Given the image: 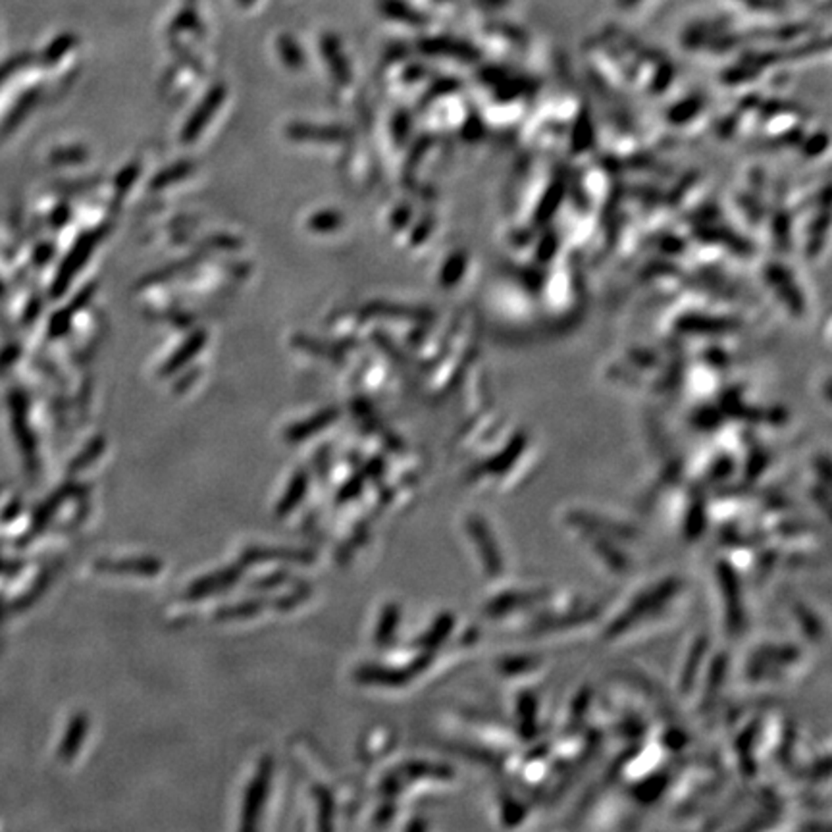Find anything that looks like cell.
<instances>
[{"label":"cell","instance_id":"9","mask_svg":"<svg viewBox=\"0 0 832 832\" xmlns=\"http://www.w3.org/2000/svg\"><path fill=\"white\" fill-rule=\"evenodd\" d=\"M205 341H207L205 332H197L188 343H183V346L174 353V356L168 358V363L162 366V376H168L171 374V372L180 370L185 363H190L191 358L199 353V349L205 347Z\"/></svg>","mask_w":832,"mask_h":832},{"label":"cell","instance_id":"11","mask_svg":"<svg viewBox=\"0 0 832 832\" xmlns=\"http://www.w3.org/2000/svg\"><path fill=\"white\" fill-rule=\"evenodd\" d=\"M307 485H309V478H307L305 472H297L295 478L291 480V484H290V487H288V492H285L283 499L280 501V505H278V509H276V514H278V516H285V514H288V513L299 504V501L303 499V495H305V492H307Z\"/></svg>","mask_w":832,"mask_h":832},{"label":"cell","instance_id":"8","mask_svg":"<svg viewBox=\"0 0 832 832\" xmlns=\"http://www.w3.org/2000/svg\"><path fill=\"white\" fill-rule=\"evenodd\" d=\"M356 680L365 684H380V686H401L409 680V672L384 669V667H363L356 670Z\"/></svg>","mask_w":832,"mask_h":832},{"label":"cell","instance_id":"2","mask_svg":"<svg viewBox=\"0 0 832 832\" xmlns=\"http://www.w3.org/2000/svg\"><path fill=\"white\" fill-rule=\"evenodd\" d=\"M222 100H224V88H214L205 97L203 103H200L197 106V110L191 114V118L188 120V124H185L183 132H181V143H188V145H190V143H193L200 134L205 132V127L208 125V122L212 120L214 114L218 112Z\"/></svg>","mask_w":832,"mask_h":832},{"label":"cell","instance_id":"18","mask_svg":"<svg viewBox=\"0 0 832 832\" xmlns=\"http://www.w3.org/2000/svg\"><path fill=\"white\" fill-rule=\"evenodd\" d=\"M636 3H640V0H621V5H623V6H633V5H636Z\"/></svg>","mask_w":832,"mask_h":832},{"label":"cell","instance_id":"7","mask_svg":"<svg viewBox=\"0 0 832 832\" xmlns=\"http://www.w3.org/2000/svg\"><path fill=\"white\" fill-rule=\"evenodd\" d=\"M100 569L106 572H120V575H141V577H153L161 570V563L154 559H127V561H106L98 563Z\"/></svg>","mask_w":832,"mask_h":832},{"label":"cell","instance_id":"3","mask_svg":"<svg viewBox=\"0 0 832 832\" xmlns=\"http://www.w3.org/2000/svg\"><path fill=\"white\" fill-rule=\"evenodd\" d=\"M270 774H272V762L270 759H264L261 763V769H258L254 781L251 782L247 798H245V809H243V827L253 828L254 821L258 817V811H261L263 803L268 794V784H270Z\"/></svg>","mask_w":832,"mask_h":832},{"label":"cell","instance_id":"16","mask_svg":"<svg viewBox=\"0 0 832 832\" xmlns=\"http://www.w3.org/2000/svg\"><path fill=\"white\" fill-rule=\"evenodd\" d=\"M319 806H320V827L329 828V817H332V798L324 790L319 792Z\"/></svg>","mask_w":832,"mask_h":832},{"label":"cell","instance_id":"6","mask_svg":"<svg viewBox=\"0 0 832 832\" xmlns=\"http://www.w3.org/2000/svg\"><path fill=\"white\" fill-rule=\"evenodd\" d=\"M239 575H241L239 569H226L224 572H218V575L200 578L191 586L190 597H203V596L222 592L226 590V587L232 586L239 578Z\"/></svg>","mask_w":832,"mask_h":832},{"label":"cell","instance_id":"4","mask_svg":"<svg viewBox=\"0 0 832 832\" xmlns=\"http://www.w3.org/2000/svg\"><path fill=\"white\" fill-rule=\"evenodd\" d=\"M288 135L295 141H312V143H343L351 137L347 129H343V127H322V125H309V124L290 125Z\"/></svg>","mask_w":832,"mask_h":832},{"label":"cell","instance_id":"14","mask_svg":"<svg viewBox=\"0 0 832 832\" xmlns=\"http://www.w3.org/2000/svg\"><path fill=\"white\" fill-rule=\"evenodd\" d=\"M341 224H343L341 214L334 210H324V212L314 214L309 222V227L319 234H328V232H334V229H337Z\"/></svg>","mask_w":832,"mask_h":832},{"label":"cell","instance_id":"5","mask_svg":"<svg viewBox=\"0 0 832 832\" xmlns=\"http://www.w3.org/2000/svg\"><path fill=\"white\" fill-rule=\"evenodd\" d=\"M336 419H337V411L336 409L320 411L319 414H314L312 419L299 422L295 426H290L288 432H285V438H288V441H303V439H307V438H310L314 434H319L322 428L329 426Z\"/></svg>","mask_w":832,"mask_h":832},{"label":"cell","instance_id":"17","mask_svg":"<svg viewBox=\"0 0 832 832\" xmlns=\"http://www.w3.org/2000/svg\"><path fill=\"white\" fill-rule=\"evenodd\" d=\"M135 178H137V166H129V168H125V170L122 171V174L118 176V180H116V190H118V193H125L129 188H132L134 181H135Z\"/></svg>","mask_w":832,"mask_h":832},{"label":"cell","instance_id":"15","mask_svg":"<svg viewBox=\"0 0 832 832\" xmlns=\"http://www.w3.org/2000/svg\"><path fill=\"white\" fill-rule=\"evenodd\" d=\"M261 604H243L237 607H226L218 613L220 621H232V619H245V616H251L254 613L261 611Z\"/></svg>","mask_w":832,"mask_h":832},{"label":"cell","instance_id":"1","mask_svg":"<svg viewBox=\"0 0 832 832\" xmlns=\"http://www.w3.org/2000/svg\"><path fill=\"white\" fill-rule=\"evenodd\" d=\"M468 530H470V538L476 543V548L482 553V561L485 567V572L490 577H497L501 570H504V561L499 557V550L495 541H492V534L487 530V524L484 522L482 516H472L468 519Z\"/></svg>","mask_w":832,"mask_h":832},{"label":"cell","instance_id":"12","mask_svg":"<svg viewBox=\"0 0 832 832\" xmlns=\"http://www.w3.org/2000/svg\"><path fill=\"white\" fill-rule=\"evenodd\" d=\"M193 171V164L191 162H178L174 166H170V168H164L159 176H154L151 180V190L154 191H159V190H164L168 188L170 183H174V181H180L183 178H188L190 174Z\"/></svg>","mask_w":832,"mask_h":832},{"label":"cell","instance_id":"13","mask_svg":"<svg viewBox=\"0 0 832 832\" xmlns=\"http://www.w3.org/2000/svg\"><path fill=\"white\" fill-rule=\"evenodd\" d=\"M397 621H399V609L395 606H387L382 613V619L378 624V633H376L378 643H387L392 640Z\"/></svg>","mask_w":832,"mask_h":832},{"label":"cell","instance_id":"10","mask_svg":"<svg viewBox=\"0 0 832 832\" xmlns=\"http://www.w3.org/2000/svg\"><path fill=\"white\" fill-rule=\"evenodd\" d=\"M245 563L254 561H299L309 563L312 561V555L305 551H290V550H249L245 553Z\"/></svg>","mask_w":832,"mask_h":832}]
</instances>
